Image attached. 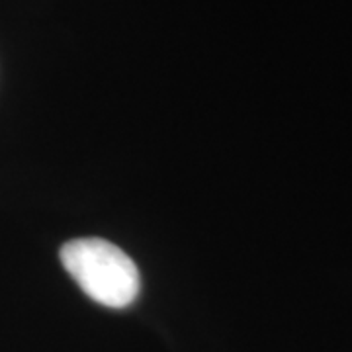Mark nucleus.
<instances>
[{
    "mask_svg": "<svg viewBox=\"0 0 352 352\" xmlns=\"http://www.w3.org/2000/svg\"><path fill=\"white\" fill-rule=\"evenodd\" d=\"M61 263L78 288L104 307L124 309L139 296L138 266L108 241L98 237L69 241L61 247Z\"/></svg>",
    "mask_w": 352,
    "mask_h": 352,
    "instance_id": "1",
    "label": "nucleus"
}]
</instances>
